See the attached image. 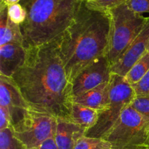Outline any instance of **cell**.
I'll return each mask as SVG.
<instances>
[{
	"label": "cell",
	"mask_w": 149,
	"mask_h": 149,
	"mask_svg": "<svg viewBox=\"0 0 149 149\" xmlns=\"http://www.w3.org/2000/svg\"><path fill=\"white\" fill-rule=\"evenodd\" d=\"M110 13L93 10L81 1L75 19L58 40L67 77L73 81L83 69L107 55Z\"/></svg>",
	"instance_id": "cell-2"
},
{
	"label": "cell",
	"mask_w": 149,
	"mask_h": 149,
	"mask_svg": "<svg viewBox=\"0 0 149 149\" xmlns=\"http://www.w3.org/2000/svg\"><path fill=\"white\" fill-rule=\"evenodd\" d=\"M110 81L103 83L78 97H74V102L95 109L99 112L105 109L109 100Z\"/></svg>",
	"instance_id": "cell-14"
},
{
	"label": "cell",
	"mask_w": 149,
	"mask_h": 149,
	"mask_svg": "<svg viewBox=\"0 0 149 149\" xmlns=\"http://www.w3.org/2000/svg\"><path fill=\"white\" fill-rule=\"evenodd\" d=\"M87 130L74 122L57 119L55 141L58 149H74L77 141L86 135Z\"/></svg>",
	"instance_id": "cell-12"
},
{
	"label": "cell",
	"mask_w": 149,
	"mask_h": 149,
	"mask_svg": "<svg viewBox=\"0 0 149 149\" xmlns=\"http://www.w3.org/2000/svg\"><path fill=\"white\" fill-rule=\"evenodd\" d=\"M0 106L9 111L13 126L20 122L31 109L14 80L2 75H0Z\"/></svg>",
	"instance_id": "cell-9"
},
{
	"label": "cell",
	"mask_w": 149,
	"mask_h": 149,
	"mask_svg": "<svg viewBox=\"0 0 149 149\" xmlns=\"http://www.w3.org/2000/svg\"><path fill=\"white\" fill-rule=\"evenodd\" d=\"M13 127L10 113L5 108L0 106V130Z\"/></svg>",
	"instance_id": "cell-24"
},
{
	"label": "cell",
	"mask_w": 149,
	"mask_h": 149,
	"mask_svg": "<svg viewBox=\"0 0 149 149\" xmlns=\"http://www.w3.org/2000/svg\"><path fill=\"white\" fill-rule=\"evenodd\" d=\"M135 95L149 97V71L141 81L132 85Z\"/></svg>",
	"instance_id": "cell-22"
},
{
	"label": "cell",
	"mask_w": 149,
	"mask_h": 149,
	"mask_svg": "<svg viewBox=\"0 0 149 149\" xmlns=\"http://www.w3.org/2000/svg\"><path fill=\"white\" fill-rule=\"evenodd\" d=\"M84 1H90V0H84Z\"/></svg>",
	"instance_id": "cell-28"
},
{
	"label": "cell",
	"mask_w": 149,
	"mask_h": 149,
	"mask_svg": "<svg viewBox=\"0 0 149 149\" xmlns=\"http://www.w3.org/2000/svg\"><path fill=\"white\" fill-rule=\"evenodd\" d=\"M148 138L149 119L129 105L104 139L112 149H146Z\"/></svg>",
	"instance_id": "cell-5"
},
{
	"label": "cell",
	"mask_w": 149,
	"mask_h": 149,
	"mask_svg": "<svg viewBox=\"0 0 149 149\" xmlns=\"http://www.w3.org/2000/svg\"><path fill=\"white\" fill-rule=\"evenodd\" d=\"M10 43L24 45V39L20 25L10 20L8 6L0 1V46Z\"/></svg>",
	"instance_id": "cell-13"
},
{
	"label": "cell",
	"mask_w": 149,
	"mask_h": 149,
	"mask_svg": "<svg viewBox=\"0 0 149 149\" xmlns=\"http://www.w3.org/2000/svg\"><path fill=\"white\" fill-rule=\"evenodd\" d=\"M82 1H84V0H82Z\"/></svg>",
	"instance_id": "cell-30"
},
{
	"label": "cell",
	"mask_w": 149,
	"mask_h": 149,
	"mask_svg": "<svg viewBox=\"0 0 149 149\" xmlns=\"http://www.w3.org/2000/svg\"><path fill=\"white\" fill-rule=\"evenodd\" d=\"M135 97L132 85L124 77L112 74L107 105L99 112L97 124L86 132L85 136L104 139Z\"/></svg>",
	"instance_id": "cell-6"
},
{
	"label": "cell",
	"mask_w": 149,
	"mask_h": 149,
	"mask_svg": "<svg viewBox=\"0 0 149 149\" xmlns=\"http://www.w3.org/2000/svg\"><path fill=\"white\" fill-rule=\"evenodd\" d=\"M111 24L106 57L111 68L122 58L147 21L148 17L135 13L126 3L110 12Z\"/></svg>",
	"instance_id": "cell-4"
},
{
	"label": "cell",
	"mask_w": 149,
	"mask_h": 149,
	"mask_svg": "<svg viewBox=\"0 0 149 149\" xmlns=\"http://www.w3.org/2000/svg\"><path fill=\"white\" fill-rule=\"evenodd\" d=\"M126 4L131 10L138 14L149 13V0H127Z\"/></svg>",
	"instance_id": "cell-23"
},
{
	"label": "cell",
	"mask_w": 149,
	"mask_h": 149,
	"mask_svg": "<svg viewBox=\"0 0 149 149\" xmlns=\"http://www.w3.org/2000/svg\"><path fill=\"white\" fill-rule=\"evenodd\" d=\"M57 119L52 115L31 109L26 116L12 127L15 136L26 149H33L55 136Z\"/></svg>",
	"instance_id": "cell-7"
},
{
	"label": "cell",
	"mask_w": 149,
	"mask_h": 149,
	"mask_svg": "<svg viewBox=\"0 0 149 149\" xmlns=\"http://www.w3.org/2000/svg\"><path fill=\"white\" fill-rule=\"evenodd\" d=\"M127 0H90L85 1L87 7L102 12H109L127 2Z\"/></svg>",
	"instance_id": "cell-19"
},
{
	"label": "cell",
	"mask_w": 149,
	"mask_h": 149,
	"mask_svg": "<svg viewBox=\"0 0 149 149\" xmlns=\"http://www.w3.org/2000/svg\"><path fill=\"white\" fill-rule=\"evenodd\" d=\"M148 52H149V48H148Z\"/></svg>",
	"instance_id": "cell-29"
},
{
	"label": "cell",
	"mask_w": 149,
	"mask_h": 149,
	"mask_svg": "<svg viewBox=\"0 0 149 149\" xmlns=\"http://www.w3.org/2000/svg\"><path fill=\"white\" fill-rule=\"evenodd\" d=\"M149 48V17L145 26L136 36L123 56L116 64L111 66V72L125 77L131 67L146 53Z\"/></svg>",
	"instance_id": "cell-10"
},
{
	"label": "cell",
	"mask_w": 149,
	"mask_h": 149,
	"mask_svg": "<svg viewBox=\"0 0 149 149\" xmlns=\"http://www.w3.org/2000/svg\"><path fill=\"white\" fill-rule=\"evenodd\" d=\"M111 65L107 57L103 56L90 64L78 74L72 83L73 97H76L94 89L111 79Z\"/></svg>",
	"instance_id": "cell-8"
},
{
	"label": "cell",
	"mask_w": 149,
	"mask_h": 149,
	"mask_svg": "<svg viewBox=\"0 0 149 149\" xmlns=\"http://www.w3.org/2000/svg\"><path fill=\"white\" fill-rule=\"evenodd\" d=\"M26 15L27 13L26 10L20 3L8 6V17L13 23L21 25L26 20Z\"/></svg>",
	"instance_id": "cell-20"
},
{
	"label": "cell",
	"mask_w": 149,
	"mask_h": 149,
	"mask_svg": "<svg viewBox=\"0 0 149 149\" xmlns=\"http://www.w3.org/2000/svg\"><path fill=\"white\" fill-rule=\"evenodd\" d=\"M146 149H149V138H148V142H147V147H146Z\"/></svg>",
	"instance_id": "cell-27"
},
{
	"label": "cell",
	"mask_w": 149,
	"mask_h": 149,
	"mask_svg": "<svg viewBox=\"0 0 149 149\" xmlns=\"http://www.w3.org/2000/svg\"><path fill=\"white\" fill-rule=\"evenodd\" d=\"M0 149H26L14 135L13 128L0 130Z\"/></svg>",
	"instance_id": "cell-18"
},
{
	"label": "cell",
	"mask_w": 149,
	"mask_h": 149,
	"mask_svg": "<svg viewBox=\"0 0 149 149\" xmlns=\"http://www.w3.org/2000/svg\"><path fill=\"white\" fill-rule=\"evenodd\" d=\"M149 71V52L144 54L135 64L124 78L131 85L138 83Z\"/></svg>",
	"instance_id": "cell-16"
},
{
	"label": "cell",
	"mask_w": 149,
	"mask_h": 149,
	"mask_svg": "<svg viewBox=\"0 0 149 149\" xmlns=\"http://www.w3.org/2000/svg\"><path fill=\"white\" fill-rule=\"evenodd\" d=\"M27 51L24 45L17 43L0 46V75L12 78L24 63Z\"/></svg>",
	"instance_id": "cell-11"
},
{
	"label": "cell",
	"mask_w": 149,
	"mask_h": 149,
	"mask_svg": "<svg viewBox=\"0 0 149 149\" xmlns=\"http://www.w3.org/2000/svg\"><path fill=\"white\" fill-rule=\"evenodd\" d=\"M33 149H58V148L55 141V138L52 137V138L47 139L42 143H41L39 146Z\"/></svg>",
	"instance_id": "cell-25"
},
{
	"label": "cell",
	"mask_w": 149,
	"mask_h": 149,
	"mask_svg": "<svg viewBox=\"0 0 149 149\" xmlns=\"http://www.w3.org/2000/svg\"><path fill=\"white\" fill-rule=\"evenodd\" d=\"M21 0H0V1L5 3L7 6L11 5V4H16V3H19Z\"/></svg>",
	"instance_id": "cell-26"
},
{
	"label": "cell",
	"mask_w": 149,
	"mask_h": 149,
	"mask_svg": "<svg viewBox=\"0 0 149 149\" xmlns=\"http://www.w3.org/2000/svg\"><path fill=\"white\" fill-rule=\"evenodd\" d=\"M82 0H21L27 15L20 25L26 48L61 39L73 23Z\"/></svg>",
	"instance_id": "cell-3"
},
{
	"label": "cell",
	"mask_w": 149,
	"mask_h": 149,
	"mask_svg": "<svg viewBox=\"0 0 149 149\" xmlns=\"http://www.w3.org/2000/svg\"><path fill=\"white\" fill-rule=\"evenodd\" d=\"M98 116V111L74 102L71 106L70 121L85 129L87 132L97 124Z\"/></svg>",
	"instance_id": "cell-15"
},
{
	"label": "cell",
	"mask_w": 149,
	"mask_h": 149,
	"mask_svg": "<svg viewBox=\"0 0 149 149\" xmlns=\"http://www.w3.org/2000/svg\"><path fill=\"white\" fill-rule=\"evenodd\" d=\"M74 149H112L110 143L103 138L83 136L77 141Z\"/></svg>",
	"instance_id": "cell-17"
},
{
	"label": "cell",
	"mask_w": 149,
	"mask_h": 149,
	"mask_svg": "<svg viewBox=\"0 0 149 149\" xmlns=\"http://www.w3.org/2000/svg\"><path fill=\"white\" fill-rule=\"evenodd\" d=\"M130 106L138 113L149 119V97L135 95Z\"/></svg>",
	"instance_id": "cell-21"
},
{
	"label": "cell",
	"mask_w": 149,
	"mask_h": 149,
	"mask_svg": "<svg viewBox=\"0 0 149 149\" xmlns=\"http://www.w3.org/2000/svg\"><path fill=\"white\" fill-rule=\"evenodd\" d=\"M27 49L24 63L12 79L32 110L70 121L72 84L67 77L58 41Z\"/></svg>",
	"instance_id": "cell-1"
}]
</instances>
